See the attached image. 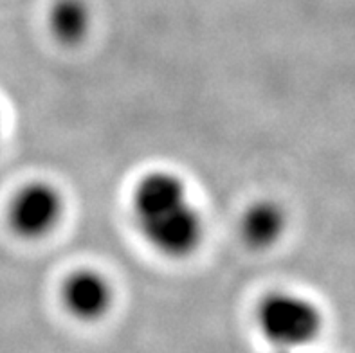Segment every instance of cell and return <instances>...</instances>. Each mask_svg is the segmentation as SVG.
<instances>
[{
    "instance_id": "cell-3",
    "label": "cell",
    "mask_w": 355,
    "mask_h": 353,
    "mask_svg": "<svg viewBox=\"0 0 355 353\" xmlns=\"http://www.w3.org/2000/svg\"><path fill=\"white\" fill-rule=\"evenodd\" d=\"M67 202L62 189L49 180H31L9 202L8 220L13 233L24 240H42L62 224Z\"/></svg>"
},
{
    "instance_id": "cell-2",
    "label": "cell",
    "mask_w": 355,
    "mask_h": 353,
    "mask_svg": "<svg viewBox=\"0 0 355 353\" xmlns=\"http://www.w3.org/2000/svg\"><path fill=\"white\" fill-rule=\"evenodd\" d=\"M257 325L260 334L279 348H302L320 337L323 313L306 295L276 291L258 303Z\"/></svg>"
},
{
    "instance_id": "cell-4",
    "label": "cell",
    "mask_w": 355,
    "mask_h": 353,
    "mask_svg": "<svg viewBox=\"0 0 355 353\" xmlns=\"http://www.w3.org/2000/svg\"><path fill=\"white\" fill-rule=\"evenodd\" d=\"M62 303L78 321H101L112 309L114 286L107 274L90 267L78 268L63 282Z\"/></svg>"
},
{
    "instance_id": "cell-6",
    "label": "cell",
    "mask_w": 355,
    "mask_h": 353,
    "mask_svg": "<svg viewBox=\"0 0 355 353\" xmlns=\"http://www.w3.org/2000/svg\"><path fill=\"white\" fill-rule=\"evenodd\" d=\"M92 13L85 0H56L49 11V27L63 45H78L87 38Z\"/></svg>"
},
{
    "instance_id": "cell-7",
    "label": "cell",
    "mask_w": 355,
    "mask_h": 353,
    "mask_svg": "<svg viewBox=\"0 0 355 353\" xmlns=\"http://www.w3.org/2000/svg\"><path fill=\"white\" fill-rule=\"evenodd\" d=\"M2 123H4V117H2V108H0V135H2Z\"/></svg>"
},
{
    "instance_id": "cell-5",
    "label": "cell",
    "mask_w": 355,
    "mask_h": 353,
    "mask_svg": "<svg viewBox=\"0 0 355 353\" xmlns=\"http://www.w3.org/2000/svg\"><path fill=\"white\" fill-rule=\"evenodd\" d=\"M287 213L284 206L270 198L251 202L240 218V236L251 249H272L287 233Z\"/></svg>"
},
{
    "instance_id": "cell-1",
    "label": "cell",
    "mask_w": 355,
    "mask_h": 353,
    "mask_svg": "<svg viewBox=\"0 0 355 353\" xmlns=\"http://www.w3.org/2000/svg\"><path fill=\"white\" fill-rule=\"evenodd\" d=\"M130 204L139 234L164 258L186 259L202 247L206 216L177 171H146L135 182Z\"/></svg>"
}]
</instances>
